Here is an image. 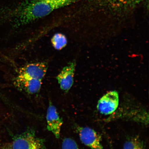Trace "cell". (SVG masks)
<instances>
[{
    "mask_svg": "<svg viewBox=\"0 0 149 149\" xmlns=\"http://www.w3.org/2000/svg\"><path fill=\"white\" fill-rule=\"evenodd\" d=\"M51 41L53 47L57 50L62 49L68 44L66 36L61 33H55L52 37Z\"/></svg>",
    "mask_w": 149,
    "mask_h": 149,
    "instance_id": "10",
    "label": "cell"
},
{
    "mask_svg": "<svg viewBox=\"0 0 149 149\" xmlns=\"http://www.w3.org/2000/svg\"><path fill=\"white\" fill-rule=\"evenodd\" d=\"M62 149H79L76 141L70 138L65 139L62 144Z\"/></svg>",
    "mask_w": 149,
    "mask_h": 149,
    "instance_id": "12",
    "label": "cell"
},
{
    "mask_svg": "<svg viewBox=\"0 0 149 149\" xmlns=\"http://www.w3.org/2000/svg\"><path fill=\"white\" fill-rule=\"evenodd\" d=\"M47 69V64L45 62L30 63L20 68L18 74L42 81L46 75Z\"/></svg>",
    "mask_w": 149,
    "mask_h": 149,
    "instance_id": "4",
    "label": "cell"
},
{
    "mask_svg": "<svg viewBox=\"0 0 149 149\" xmlns=\"http://www.w3.org/2000/svg\"><path fill=\"white\" fill-rule=\"evenodd\" d=\"M47 129L54 135L56 138L60 137L61 126L63 124L56 109L51 102H49L46 115Z\"/></svg>",
    "mask_w": 149,
    "mask_h": 149,
    "instance_id": "8",
    "label": "cell"
},
{
    "mask_svg": "<svg viewBox=\"0 0 149 149\" xmlns=\"http://www.w3.org/2000/svg\"><path fill=\"white\" fill-rule=\"evenodd\" d=\"M119 102V95L116 91L108 92L100 99L97 104L98 110L101 114L109 115L116 111Z\"/></svg>",
    "mask_w": 149,
    "mask_h": 149,
    "instance_id": "5",
    "label": "cell"
},
{
    "mask_svg": "<svg viewBox=\"0 0 149 149\" xmlns=\"http://www.w3.org/2000/svg\"><path fill=\"white\" fill-rule=\"evenodd\" d=\"M12 146V149H47L43 140L31 131L15 137Z\"/></svg>",
    "mask_w": 149,
    "mask_h": 149,
    "instance_id": "2",
    "label": "cell"
},
{
    "mask_svg": "<svg viewBox=\"0 0 149 149\" xmlns=\"http://www.w3.org/2000/svg\"><path fill=\"white\" fill-rule=\"evenodd\" d=\"M122 149H145L144 144L138 137H134L124 143Z\"/></svg>",
    "mask_w": 149,
    "mask_h": 149,
    "instance_id": "11",
    "label": "cell"
},
{
    "mask_svg": "<svg viewBox=\"0 0 149 149\" xmlns=\"http://www.w3.org/2000/svg\"><path fill=\"white\" fill-rule=\"evenodd\" d=\"M42 81L18 74L15 78L14 83L15 86L20 90L33 94H36L40 91Z\"/></svg>",
    "mask_w": 149,
    "mask_h": 149,
    "instance_id": "7",
    "label": "cell"
},
{
    "mask_svg": "<svg viewBox=\"0 0 149 149\" xmlns=\"http://www.w3.org/2000/svg\"><path fill=\"white\" fill-rule=\"evenodd\" d=\"M76 63L75 61L70 62L63 68L56 79L61 90L68 92L74 83Z\"/></svg>",
    "mask_w": 149,
    "mask_h": 149,
    "instance_id": "6",
    "label": "cell"
},
{
    "mask_svg": "<svg viewBox=\"0 0 149 149\" xmlns=\"http://www.w3.org/2000/svg\"><path fill=\"white\" fill-rule=\"evenodd\" d=\"M78 132L80 139L85 146L91 149H104L102 137L95 130L88 127H79Z\"/></svg>",
    "mask_w": 149,
    "mask_h": 149,
    "instance_id": "3",
    "label": "cell"
},
{
    "mask_svg": "<svg viewBox=\"0 0 149 149\" xmlns=\"http://www.w3.org/2000/svg\"><path fill=\"white\" fill-rule=\"evenodd\" d=\"M80 0H25L15 7L11 16L16 27L31 24L45 17L58 9Z\"/></svg>",
    "mask_w": 149,
    "mask_h": 149,
    "instance_id": "1",
    "label": "cell"
},
{
    "mask_svg": "<svg viewBox=\"0 0 149 149\" xmlns=\"http://www.w3.org/2000/svg\"><path fill=\"white\" fill-rule=\"evenodd\" d=\"M2 149H12V145L9 144L6 145Z\"/></svg>",
    "mask_w": 149,
    "mask_h": 149,
    "instance_id": "13",
    "label": "cell"
},
{
    "mask_svg": "<svg viewBox=\"0 0 149 149\" xmlns=\"http://www.w3.org/2000/svg\"><path fill=\"white\" fill-rule=\"evenodd\" d=\"M102 3L111 7H116L118 8H124L128 7L135 4L139 0H99ZM118 8V9H119Z\"/></svg>",
    "mask_w": 149,
    "mask_h": 149,
    "instance_id": "9",
    "label": "cell"
}]
</instances>
